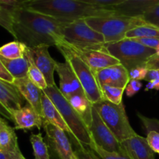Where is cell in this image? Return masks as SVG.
I'll use <instances>...</instances> for the list:
<instances>
[{"instance_id":"cell-1","label":"cell","mask_w":159,"mask_h":159,"mask_svg":"<svg viewBox=\"0 0 159 159\" xmlns=\"http://www.w3.org/2000/svg\"><path fill=\"white\" fill-rule=\"evenodd\" d=\"M72 21L58 20L35 11L19 3H1L0 24L16 40L28 48L41 44L57 46L64 42L63 28Z\"/></svg>"},{"instance_id":"cell-2","label":"cell","mask_w":159,"mask_h":159,"mask_svg":"<svg viewBox=\"0 0 159 159\" xmlns=\"http://www.w3.org/2000/svg\"><path fill=\"white\" fill-rule=\"evenodd\" d=\"M19 3L30 10L70 21L118 15L112 7L93 6L76 0H23Z\"/></svg>"},{"instance_id":"cell-3","label":"cell","mask_w":159,"mask_h":159,"mask_svg":"<svg viewBox=\"0 0 159 159\" xmlns=\"http://www.w3.org/2000/svg\"><path fill=\"white\" fill-rule=\"evenodd\" d=\"M85 20L89 26L103 35L106 43L120 41L126 38V34L130 30L148 24L140 17L119 15L89 17Z\"/></svg>"},{"instance_id":"cell-4","label":"cell","mask_w":159,"mask_h":159,"mask_svg":"<svg viewBox=\"0 0 159 159\" xmlns=\"http://www.w3.org/2000/svg\"><path fill=\"white\" fill-rule=\"evenodd\" d=\"M56 47L64 56L65 61L69 64L90 102L94 104L105 99L90 67L65 42H62Z\"/></svg>"},{"instance_id":"cell-5","label":"cell","mask_w":159,"mask_h":159,"mask_svg":"<svg viewBox=\"0 0 159 159\" xmlns=\"http://www.w3.org/2000/svg\"><path fill=\"white\" fill-rule=\"evenodd\" d=\"M103 48L116 57L128 71L138 67H146L148 61L157 53L155 49L144 46L130 38L105 43Z\"/></svg>"},{"instance_id":"cell-6","label":"cell","mask_w":159,"mask_h":159,"mask_svg":"<svg viewBox=\"0 0 159 159\" xmlns=\"http://www.w3.org/2000/svg\"><path fill=\"white\" fill-rule=\"evenodd\" d=\"M43 91L59 110L76 139L85 145H91L93 144V141L88 127L77 112L71 107L68 99L62 95L57 85L48 86Z\"/></svg>"},{"instance_id":"cell-7","label":"cell","mask_w":159,"mask_h":159,"mask_svg":"<svg viewBox=\"0 0 159 159\" xmlns=\"http://www.w3.org/2000/svg\"><path fill=\"white\" fill-rule=\"evenodd\" d=\"M93 105L104 123L120 143L138 134L129 122L123 102L116 105L103 99Z\"/></svg>"},{"instance_id":"cell-8","label":"cell","mask_w":159,"mask_h":159,"mask_svg":"<svg viewBox=\"0 0 159 159\" xmlns=\"http://www.w3.org/2000/svg\"><path fill=\"white\" fill-rule=\"evenodd\" d=\"M63 37L64 42L79 50H101L106 43L103 35L89 26L85 19L65 25Z\"/></svg>"},{"instance_id":"cell-9","label":"cell","mask_w":159,"mask_h":159,"mask_svg":"<svg viewBox=\"0 0 159 159\" xmlns=\"http://www.w3.org/2000/svg\"><path fill=\"white\" fill-rule=\"evenodd\" d=\"M43 127L51 159H77L71 140L65 130L44 121Z\"/></svg>"},{"instance_id":"cell-10","label":"cell","mask_w":159,"mask_h":159,"mask_svg":"<svg viewBox=\"0 0 159 159\" xmlns=\"http://www.w3.org/2000/svg\"><path fill=\"white\" fill-rule=\"evenodd\" d=\"M89 130L94 144L109 152L121 153L124 152L122 144L109 129L94 107H93V120Z\"/></svg>"},{"instance_id":"cell-11","label":"cell","mask_w":159,"mask_h":159,"mask_svg":"<svg viewBox=\"0 0 159 159\" xmlns=\"http://www.w3.org/2000/svg\"><path fill=\"white\" fill-rule=\"evenodd\" d=\"M50 45L41 44L35 48H28L27 51L32 57L37 68L43 73L48 86L56 85L54 82V73L56 70L57 61L52 58L48 51Z\"/></svg>"},{"instance_id":"cell-12","label":"cell","mask_w":159,"mask_h":159,"mask_svg":"<svg viewBox=\"0 0 159 159\" xmlns=\"http://www.w3.org/2000/svg\"><path fill=\"white\" fill-rule=\"evenodd\" d=\"M56 71L59 76V89L67 99L73 95H85L82 85L68 62H57Z\"/></svg>"},{"instance_id":"cell-13","label":"cell","mask_w":159,"mask_h":159,"mask_svg":"<svg viewBox=\"0 0 159 159\" xmlns=\"http://www.w3.org/2000/svg\"><path fill=\"white\" fill-rule=\"evenodd\" d=\"M71 48L90 67L93 72L120 64L116 57L109 54L104 48L101 50H79Z\"/></svg>"},{"instance_id":"cell-14","label":"cell","mask_w":159,"mask_h":159,"mask_svg":"<svg viewBox=\"0 0 159 159\" xmlns=\"http://www.w3.org/2000/svg\"><path fill=\"white\" fill-rule=\"evenodd\" d=\"M94 75L100 88L104 85L126 88L130 81L129 71L121 64L96 71Z\"/></svg>"},{"instance_id":"cell-15","label":"cell","mask_w":159,"mask_h":159,"mask_svg":"<svg viewBox=\"0 0 159 159\" xmlns=\"http://www.w3.org/2000/svg\"><path fill=\"white\" fill-rule=\"evenodd\" d=\"M26 99L13 83L0 80V106L11 115L12 112L21 109Z\"/></svg>"},{"instance_id":"cell-16","label":"cell","mask_w":159,"mask_h":159,"mask_svg":"<svg viewBox=\"0 0 159 159\" xmlns=\"http://www.w3.org/2000/svg\"><path fill=\"white\" fill-rule=\"evenodd\" d=\"M13 84L18 88L28 104L42 116L41 101L43 90L38 88L28 77L15 79Z\"/></svg>"},{"instance_id":"cell-17","label":"cell","mask_w":159,"mask_h":159,"mask_svg":"<svg viewBox=\"0 0 159 159\" xmlns=\"http://www.w3.org/2000/svg\"><path fill=\"white\" fill-rule=\"evenodd\" d=\"M12 121L16 130H30L33 127L40 129L43 127V119L31 106H24L12 113Z\"/></svg>"},{"instance_id":"cell-18","label":"cell","mask_w":159,"mask_h":159,"mask_svg":"<svg viewBox=\"0 0 159 159\" xmlns=\"http://www.w3.org/2000/svg\"><path fill=\"white\" fill-rule=\"evenodd\" d=\"M121 144L131 159H155V152L149 146L146 138L136 134Z\"/></svg>"},{"instance_id":"cell-19","label":"cell","mask_w":159,"mask_h":159,"mask_svg":"<svg viewBox=\"0 0 159 159\" xmlns=\"http://www.w3.org/2000/svg\"><path fill=\"white\" fill-rule=\"evenodd\" d=\"M42 116L44 122H48L49 124H53L56 127H59L61 130H65L69 136H74L72 131L65 120L62 117L61 114L55 107L52 101L49 97L43 93L42 94Z\"/></svg>"},{"instance_id":"cell-20","label":"cell","mask_w":159,"mask_h":159,"mask_svg":"<svg viewBox=\"0 0 159 159\" xmlns=\"http://www.w3.org/2000/svg\"><path fill=\"white\" fill-rule=\"evenodd\" d=\"M159 4V0H125L124 3L112 7L118 15L140 17L148 9Z\"/></svg>"},{"instance_id":"cell-21","label":"cell","mask_w":159,"mask_h":159,"mask_svg":"<svg viewBox=\"0 0 159 159\" xmlns=\"http://www.w3.org/2000/svg\"><path fill=\"white\" fill-rule=\"evenodd\" d=\"M0 150L10 153L20 152L15 128L10 127L3 117L0 119Z\"/></svg>"},{"instance_id":"cell-22","label":"cell","mask_w":159,"mask_h":159,"mask_svg":"<svg viewBox=\"0 0 159 159\" xmlns=\"http://www.w3.org/2000/svg\"><path fill=\"white\" fill-rule=\"evenodd\" d=\"M71 104L84 121L88 128H89L93 120V105L85 95H73L68 99Z\"/></svg>"},{"instance_id":"cell-23","label":"cell","mask_w":159,"mask_h":159,"mask_svg":"<svg viewBox=\"0 0 159 159\" xmlns=\"http://www.w3.org/2000/svg\"><path fill=\"white\" fill-rule=\"evenodd\" d=\"M0 63L6 67L15 79L27 77L30 65L26 57L17 59H7L0 56Z\"/></svg>"},{"instance_id":"cell-24","label":"cell","mask_w":159,"mask_h":159,"mask_svg":"<svg viewBox=\"0 0 159 159\" xmlns=\"http://www.w3.org/2000/svg\"><path fill=\"white\" fill-rule=\"evenodd\" d=\"M28 47L22 42L15 40L6 43L0 48V56L7 59H17L25 57Z\"/></svg>"},{"instance_id":"cell-25","label":"cell","mask_w":159,"mask_h":159,"mask_svg":"<svg viewBox=\"0 0 159 159\" xmlns=\"http://www.w3.org/2000/svg\"><path fill=\"white\" fill-rule=\"evenodd\" d=\"M25 57L27 58L30 65L27 77L29 78V79H30L38 88H40L41 90H44L45 89H47L48 87L46 79H45V77L43 76V73L40 71V70L37 67V65H35L32 57H31L30 54L28 52L27 49H26V51Z\"/></svg>"},{"instance_id":"cell-26","label":"cell","mask_w":159,"mask_h":159,"mask_svg":"<svg viewBox=\"0 0 159 159\" xmlns=\"http://www.w3.org/2000/svg\"><path fill=\"white\" fill-rule=\"evenodd\" d=\"M30 142L35 159H51L48 144L43 141L41 134H31Z\"/></svg>"},{"instance_id":"cell-27","label":"cell","mask_w":159,"mask_h":159,"mask_svg":"<svg viewBox=\"0 0 159 159\" xmlns=\"http://www.w3.org/2000/svg\"><path fill=\"white\" fill-rule=\"evenodd\" d=\"M139 37H159V27L148 23L138 26L126 34V38L132 39Z\"/></svg>"},{"instance_id":"cell-28","label":"cell","mask_w":159,"mask_h":159,"mask_svg":"<svg viewBox=\"0 0 159 159\" xmlns=\"http://www.w3.org/2000/svg\"><path fill=\"white\" fill-rule=\"evenodd\" d=\"M71 144L75 147V154L77 159H100L89 146L78 141L74 136H69Z\"/></svg>"},{"instance_id":"cell-29","label":"cell","mask_w":159,"mask_h":159,"mask_svg":"<svg viewBox=\"0 0 159 159\" xmlns=\"http://www.w3.org/2000/svg\"><path fill=\"white\" fill-rule=\"evenodd\" d=\"M125 89L111 85H104L101 89L106 99L116 105H120L123 102V94L125 91Z\"/></svg>"},{"instance_id":"cell-30","label":"cell","mask_w":159,"mask_h":159,"mask_svg":"<svg viewBox=\"0 0 159 159\" xmlns=\"http://www.w3.org/2000/svg\"><path fill=\"white\" fill-rule=\"evenodd\" d=\"M95 153L97 155L100 159H131L128 154L124 150L121 153H116V152H109L99 148L93 143L90 146H89Z\"/></svg>"},{"instance_id":"cell-31","label":"cell","mask_w":159,"mask_h":159,"mask_svg":"<svg viewBox=\"0 0 159 159\" xmlns=\"http://www.w3.org/2000/svg\"><path fill=\"white\" fill-rule=\"evenodd\" d=\"M140 18L149 24L159 27V4L148 9Z\"/></svg>"},{"instance_id":"cell-32","label":"cell","mask_w":159,"mask_h":159,"mask_svg":"<svg viewBox=\"0 0 159 159\" xmlns=\"http://www.w3.org/2000/svg\"><path fill=\"white\" fill-rule=\"evenodd\" d=\"M144 80L148 82L146 85L145 91L151 89L159 90V69L148 70Z\"/></svg>"},{"instance_id":"cell-33","label":"cell","mask_w":159,"mask_h":159,"mask_svg":"<svg viewBox=\"0 0 159 159\" xmlns=\"http://www.w3.org/2000/svg\"><path fill=\"white\" fill-rule=\"evenodd\" d=\"M137 115L141 120V124L147 133L149 131H156L159 133V120L147 117L140 113H137Z\"/></svg>"},{"instance_id":"cell-34","label":"cell","mask_w":159,"mask_h":159,"mask_svg":"<svg viewBox=\"0 0 159 159\" xmlns=\"http://www.w3.org/2000/svg\"><path fill=\"white\" fill-rule=\"evenodd\" d=\"M76 1L93 5V6L111 8L122 4L125 2V0H76Z\"/></svg>"},{"instance_id":"cell-35","label":"cell","mask_w":159,"mask_h":159,"mask_svg":"<svg viewBox=\"0 0 159 159\" xmlns=\"http://www.w3.org/2000/svg\"><path fill=\"white\" fill-rule=\"evenodd\" d=\"M135 41L141 43L144 46L155 49L158 51L159 49V37H139V38H132Z\"/></svg>"},{"instance_id":"cell-36","label":"cell","mask_w":159,"mask_h":159,"mask_svg":"<svg viewBox=\"0 0 159 159\" xmlns=\"http://www.w3.org/2000/svg\"><path fill=\"white\" fill-rule=\"evenodd\" d=\"M148 143L155 153L159 154V133L156 131H149L147 133Z\"/></svg>"},{"instance_id":"cell-37","label":"cell","mask_w":159,"mask_h":159,"mask_svg":"<svg viewBox=\"0 0 159 159\" xmlns=\"http://www.w3.org/2000/svg\"><path fill=\"white\" fill-rule=\"evenodd\" d=\"M148 71V69L146 67H138V68H134L131 71H129L130 80H144Z\"/></svg>"},{"instance_id":"cell-38","label":"cell","mask_w":159,"mask_h":159,"mask_svg":"<svg viewBox=\"0 0 159 159\" xmlns=\"http://www.w3.org/2000/svg\"><path fill=\"white\" fill-rule=\"evenodd\" d=\"M141 86H142V84L140 81L130 80L125 89L126 94L128 97H132L139 92V90L141 89Z\"/></svg>"},{"instance_id":"cell-39","label":"cell","mask_w":159,"mask_h":159,"mask_svg":"<svg viewBox=\"0 0 159 159\" xmlns=\"http://www.w3.org/2000/svg\"><path fill=\"white\" fill-rule=\"evenodd\" d=\"M0 80L8 83H13L15 81V78L2 63H0Z\"/></svg>"},{"instance_id":"cell-40","label":"cell","mask_w":159,"mask_h":159,"mask_svg":"<svg viewBox=\"0 0 159 159\" xmlns=\"http://www.w3.org/2000/svg\"><path fill=\"white\" fill-rule=\"evenodd\" d=\"M146 68L148 70L159 69V54H154L146 64Z\"/></svg>"},{"instance_id":"cell-41","label":"cell","mask_w":159,"mask_h":159,"mask_svg":"<svg viewBox=\"0 0 159 159\" xmlns=\"http://www.w3.org/2000/svg\"><path fill=\"white\" fill-rule=\"evenodd\" d=\"M21 155H23L21 152L18 153H10L0 150V159H17Z\"/></svg>"},{"instance_id":"cell-42","label":"cell","mask_w":159,"mask_h":159,"mask_svg":"<svg viewBox=\"0 0 159 159\" xmlns=\"http://www.w3.org/2000/svg\"><path fill=\"white\" fill-rule=\"evenodd\" d=\"M1 3H5V4H12V3L17 2L16 0H0Z\"/></svg>"},{"instance_id":"cell-43","label":"cell","mask_w":159,"mask_h":159,"mask_svg":"<svg viewBox=\"0 0 159 159\" xmlns=\"http://www.w3.org/2000/svg\"><path fill=\"white\" fill-rule=\"evenodd\" d=\"M17 159H26V158H25V157H24V156H23V155H20V157H19V158H17Z\"/></svg>"},{"instance_id":"cell-44","label":"cell","mask_w":159,"mask_h":159,"mask_svg":"<svg viewBox=\"0 0 159 159\" xmlns=\"http://www.w3.org/2000/svg\"><path fill=\"white\" fill-rule=\"evenodd\" d=\"M16 1H18V2H20V1H23V0H16Z\"/></svg>"}]
</instances>
